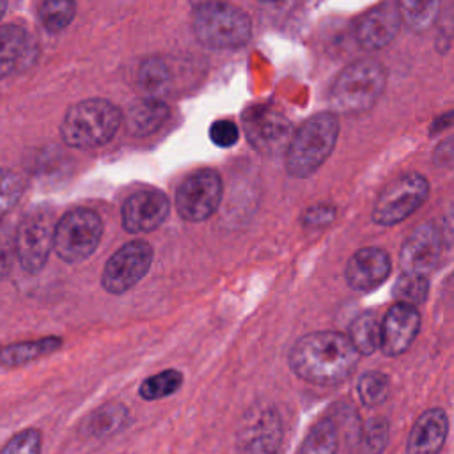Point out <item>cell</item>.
<instances>
[{"instance_id":"obj_16","label":"cell","mask_w":454,"mask_h":454,"mask_svg":"<svg viewBox=\"0 0 454 454\" xmlns=\"http://www.w3.org/2000/svg\"><path fill=\"white\" fill-rule=\"evenodd\" d=\"M420 328V314L413 305L394 303L381 321V351L387 356L404 353Z\"/></svg>"},{"instance_id":"obj_13","label":"cell","mask_w":454,"mask_h":454,"mask_svg":"<svg viewBox=\"0 0 454 454\" xmlns=\"http://www.w3.org/2000/svg\"><path fill=\"white\" fill-rule=\"evenodd\" d=\"M443 247V236L431 222L415 227L404 239L399 254L403 273L427 277L438 264Z\"/></svg>"},{"instance_id":"obj_20","label":"cell","mask_w":454,"mask_h":454,"mask_svg":"<svg viewBox=\"0 0 454 454\" xmlns=\"http://www.w3.org/2000/svg\"><path fill=\"white\" fill-rule=\"evenodd\" d=\"M168 117V106L158 98L137 99L126 112V129L133 137H147Z\"/></svg>"},{"instance_id":"obj_8","label":"cell","mask_w":454,"mask_h":454,"mask_svg":"<svg viewBox=\"0 0 454 454\" xmlns=\"http://www.w3.org/2000/svg\"><path fill=\"white\" fill-rule=\"evenodd\" d=\"M284 426L273 404H254L245 411L236 433L238 454H278Z\"/></svg>"},{"instance_id":"obj_2","label":"cell","mask_w":454,"mask_h":454,"mask_svg":"<svg viewBox=\"0 0 454 454\" xmlns=\"http://www.w3.org/2000/svg\"><path fill=\"white\" fill-rule=\"evenodd\" d=\"M122 122L121 110L108 99L90 98L67 108L60 135L74 149H92L106 144Z\"/></svg>"},{"instance_id":"obj_3","label":"cell","mask_w":454,"mask_h":454,"mask_svg":"<svg viewBox=\"0 0 454 454\" xmlns=\"http://www.w3.org/2000/svg\"><path fill=\"white\" fill-rule=\"evenodd\" d=\"M339 137L335 114L321 112L307 119L296 131L286 151V168L294 177H309L330 156Z\"/></svg>"},{"instance_id":"obj_26","label":"cell","mask_w":454,"mask_h":454,"mask_svg":"<svg viewBox=\"0 0 454 454\" xmlns=\"http://www.w3.org/2000/svg\"><path fill=\"white\" fill-rule=\"evenodd\" d=\"M388 440V422L383 417H374L358 429L356 454H381Z\"/></svg>"},{"instance_id":"obj_25","label":"cell","mask_w":454,"mask_h":454,"mask_svg":"<svg viewBox=\"0 0 454 454\" xmlns=\"http://www.w3.org/2000/svg\"><path fill=\"white\" fill-rule=\"evenodd\" d=\"M181 385H183V374L177 369H165L158 374L145 378L138 388V394L145 401H156L177 392Z\"/></svg>"},{"instance_id":"obj_6","label":"cell","mask_w":454,"mask_h":454,"mask_svg":"<svg viewBox=\"0 0 454 454\" xmlns=\"http://www.w3.org/2000/svg\"><path fill=\"white\" fill-rule=\"evenodd\" d=\"M57 220L53 211L37 206L25 213L16 229V255L21 268L28 273L39 271L51 250H55Z\"/></svg>"},{"instance_id":"obj_15","label":"cell","mask_w":454,"mask_h":454,"mask_svg":"<svg viewBox=\"0 0 454 454\" xmlns=\"http://www.w3.org/2000/svg\"><path fill=\"white\" fill-rule=\"evenodd\" d=\"M401 21L397 2L378 4L356 20L355 37L364 50H381L397 35Z\"/></svg>"},{"instance_id":"obj_19","label":"cell","mask_w":454,"mask_h":454,"mask_svg":"<svg viewBox=\"0 0 454 454\" xmlns=\"http://www.w3.org/2000/svg\"><path fill=\"white\" fill-rule=\"evenodd\" d=\"M447 415L442 408L426 410L413 424L406 454H438L447 438Z\"/></svg>"},{"instance_id":"obj_34","label":"cell","mask_w":454,"mask_h":454,"mask_svg":"<svg viewBox=\"0 0 454 454\" xmlns=\"http://www.w3.org/2000/svg\"><path fill=\"white\" fill-rule=\"evenodd\" d=\"M209 138L218 147H232L239 138V128L229 119H218L209 126Z\"/></svg>"},{"instance_id":"obj_24","label":"cell","mask_w":454,"mask_h":454,"mask_svg":"<svg viewBox=\"0 0 454 454\" xmlns=\"http://www.w3.org/2000/svg\"><path fill=\"white\" fill-rule=\"evenodd\" d=\"M339 433L332 419H321L301 442L298 454H337Z\"/></svg>"},{"instance_id":"obj_12","label":"cell","mask_w":454,"mask_h":454,"mask_svg":"<svg viewBox=\"0 0 454 454\" xmlns=\"http://www.w3.org/2000/svg\"><path fill=\"white\" fill-rule=\"evenodd\" d=\"M153 262V247L135 239L122 245L105 264L101 286L112 294H122L145 277Z\"/></svg>"},{"instance_id":"obj_18","label":"cell","mask_w":454,"mask_h":454,"mask_svg":"<svg viewBox=\"0 0 454 454\" xmlns=\"http://www.w3.org/2000/svg\"><path fill=\"white\" fill-rule=\"evenodd\" d=\"M35 39L18 25H4L0 30V71L9 76L30 67L37 59Z\"/></svg>"},{"instance_id":"obj_9","label":"cell","mask_w":454,"mask_h":454,"mask_svg":"<svg viewBox=\"0 0 454 454\" xmlns=\"http://www.w3.org/2000/svg\"><path fill=\"white\" fill-rule=\"evenodd\" d=\"M429 195V183L422 174L408 172L392 181L376 199L372 220L380 225H394L419 209Z\"/></svg>"},{"instance_id":"obj_7","label":"cell","mask_w":454,"mask_h":454,"mask_svg":"<svg viewBox=\"0 0 454 454\" xmlns=\"http://www.w3.org/2000/svg\"><path fill=\"white\" fill-rule=\"evenodd\" d=\"M103 234L101 218L85 207L67 211L55 231V254L69 264L87 259L99 245Z\"/></svg>"},{"instance_id":"obj_11","label":"cell","mask_w":454,"mask_h":454,"mask_svg":"<svg viewBox=\"0 0 454 454\" xmlns=\"http://www.w3.org/2000/svg\"><path fill=\"white\" fill-rule=\"evenodd\" d=\"M222 200V177L213 168L190 174L176 192V209L188 222H204Z\"/></svg>"},{"instance_id":"obj_33","label":"cell","mask_w":454,"mask_h":454,"mask_svg":"<svg viewBox=\"0 0 454 454\" xmlns=\"http://www.w3.org/2000/svg\"><path fill=\"white\" fill-rule=\"evenodd\" d=\"M25 188V181L20 174L11 172V170H4L2 172V213H7L11 206H14L21 195Z\"/></svg>"},{"instance_id":"obj_1","label":"cell","mask_w":454,"mask_h":454,"mask_svg":"<svg viewBox=\"0 0 454 454\" xmlns=\"http://www.w3.org/2000/svg\"><path fill=\"white\" fill-rule=\"evenodd\" d=\"M358 355L349 335L332 330L312 332L296 340L289 353V365L309 383L337 385L351 376Z\"/></svg>"},{"instance_id":"obj_31","label":"cell","mask_w":454,"mask_h":454,"mask_svg":"<svg viewBox=\"0 0 454 454\" xmlns=\"http://www.w3.org/2000/svg\"><path fill=\"white\" fill-rule=\"evenodd\" d=\"M390 390V381L387 374L380 371H369L358 380V397L365 406L381 404Z\"/></svg>"},{"instance_id":"obj_10","label":"cell","mask_w":454,"mask_h":454,"mask_svg":"<svg viewBox=\"0 0 454 454\" xmlns=\"http://www.w3.org/2000/svg\"><path fill=\"white\" fill-rule=\"evenodd\" d=\"M245 135L252 147L262 154L287 151L294 133L289 119L270 105H254L243 114Z\"/></svg>"},{"instance_id":"obj_30","label":"cell","mask_w":454,"mask_h":454,"mask_svg":"<svg viewBox=\"0 0 454 454\" xmlns=\"http://www.w3.org/2000/svg\"><path fill=\"white\" fill-rule=\"evenodd\" d=\"M170 80V67L161 59H147L140 64L138 69V83L144 90L151 94H158L165 90L167 83Z\"/></svg>"},{"instance_id":"obj_32","label":"cell","mask_w":454,"mask_h":454,"mask_svg":"<svg viewBox=\"0 0 454 454\" xmlns=\"http://www.w3.org/2000/svg\"><path fill=\"white\" fill-rule=\"evenodd\" d=\"M41 440L37 429H23L5 443L2 454H41Z\"/></svg>"},{"instance_id":"obj_22","label":"cell","mask_w":454,"mask_h":454,"mask_svg":"<svg viewBox=\"0 0 454 454\" xmlns=\"http://www.w3.org/2000/svg\"><path fill=\"white\" fill-rule=\"evenodd\" d=\"M349 339L360 355H372L381 349V323L374 312H362L349 326Z\"/></svg>"},{"instance_id":"obj_21","label":"cell","mask_w":454,"mask_h":454,"mask_svg":"<svg viewBox=\"0 0 454 454\" xmlns=\"http://www.w3.org/2000/svg\"><path fill=\"white\" fill-rule=\"evenodd\" d=\"M62 344L60 337H43L37 340L16 342L9 344L2 349V365L4 367H18L44 355L57 351Z\"/></svg>"},{"instance_id":"obj_23","label":"cell","mask_w":454,"mask_h":454,"mask_svg":"<svg viewBox=\"0 0 454 454\" xmlns=\"http://www.w3.org/2000/svg\"><path fill=\"white\" fill-rule=\"evenodd\" d=\"M128 417L129 413L122 404H105L85 420V431L96 438L110 436L128 424Z\"/></svg>"},{"instance_id":"obj_29","label":"cell","mask_w":454,"mask_h":454,"mask_svg":"<svg viewBox=\"0 0 454 454\" xmlns=\"http://www.w3.org/2000/svg\"><path fill=\"white\" fill-rule=\"evenodd\" d=\"M76 5L69 0H46L39 5V20L51 34L64 30L74 18Z\"/></svg>"},{"instance_id":"obj_14","label":"cell","mask_w":454,"mask_h":454,"mask_svg":"<svg viewBox=\"0 0 454 454\" xmlns=\"http://www.w3.org/2000/svg\"><path fill=\"white\" fill-rule=\"evenodd\" d=\"M170 204L163 192L145 188L129 195L122 206V227L131 234H144L158 229L168 216Z\"/></svg>"},{"instance_id":"obj_28","label":"cell","mask_w":454,"mask_h":454,"mask_svg":"<svg viewBox=\"0 0 454 454\" xmlns=\"http://www.w3.org/2000/svg\"><path fill=\"white\" fill-rule=\"evenodd\" d=\"M429 293V280L424 275L415 273H401L394 284L392 294L395 296L397 303L406 305H419L424 303Z\"/></svg>"},{"instance_id":"obj_37","label":"cell","mask_w":454,"mask_h":454,"mask_svg":"<svg viewBox=\"0 0 454 454\" xmlns=\"http://www.w3.org/2000/svg\"><path fill=\"white\" fill-rule=\"evenodd\" d=\"M452 122H454V110H452V112H445V114H442L440 117H436V119L433 121L429 133H431V135H433V133H438V131L445 129L447 126H450Z\"/></svg>"},{"instance_id":"obj_4","label":"cell","mask_w":454,"mask_h":454,"mask_svg":"<svg viewBox=\"0 0 454 454\" xmlns=\"http://www.w3.org/2000/svg\"><path fill=\"white\" fill-rule=\"evenodd\" d=\"M385 82L387 74L378 60L360 59L351 62L332 83V108L339 114H362L378 101Z\"/></svg>"},{"instance_id":"obj_17","label":"cell","mask_w":454,"mask_h":454,"mask_svg":"<svg viewBox=\"0 0 454 454\" xmlns=\"http://www.w3.org/2000/svg\"><path fill=\"white\" fill-rule=\"evenodd\" d=\"M390 257L378 247L356 250L346 264V282L355 291H369L378 287L390 275Z\"/></svg>"},{"instance_id":"obj_27","label":"cell","mask_w":454,"mask_h":454,"mask_svg":"<svg viewBox=\"0 0 454 454\" xmlns=\"http://www.w3.org/2000/svg\"><path fill=\"white\" fill-rule=\"evenodd\" d=\"M399 11H401V20L408 28H411L415 32H424L436 20L440 4L438 2H410L408 0V2H399Z\"/></svg>"},{"instance_id":"obj_36","label":"cell","mask_w":454,"mask_h":454,"mask_svg":"<svg viewBox=\"0 0 454 454\" xmlns=\"http://www.w3.org/2000/svg\"><path fill=\"white\" fill-rule=\"evenodd\" d=\"M452 161H454V137H450L449 140L440 144L434 151V163L438 167L450 165Z\"/></svg>"},{"instance_id":"obj_5","label":"cell","mask_w":454,"mask_h":454,"mask_svg":"<svg viewBox=\"0 0 454 454\" xmlns=\"http://www.w3.org/2000/svg\"><path fill=\"white\" fill-rule=\"evenodd\" d=\"M192 27L195 37L204 46L215 50L243 46L252 34L248 14L225 2H202L195 5Z\"/></svg>"},{"instance_id":"obj_35","label":"cell","mask_w":454,"mask_h":454,"mask_svg":"<svg viewBox=\"0 0 454 454\" xmlns=\"http://www.w3.org/2000/svg\"><path fill=\"white\" fill-rule=\"evenodd\" d=\"M335 218V207L330 204H316L310 206L303 216L301 222L307 227H326L328 223H332Z\"/></svg>"}]
</instances>
